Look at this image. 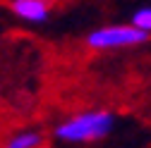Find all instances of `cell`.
Wrapping results in <instances>:
<instances>
[{
    "label": "cell",
    "instance_id": "1",
    "mask_svg": "<svg viewBox=\"0 0 151 148\" xmlns=\"http://www.w3.org/2000/svg\"><path fill=\"white\" fill-rule=\"evenodd\" d=\"M113 127H115V117L108 110H89V112H79L63 124L55 127V136L67 143H89L106 139Z\"/></svg>",
    "mask_w": 151,
    "mask_h": 148
},
{
    "label": "cell",
    "instance_id": "2",
    "mask_svg": "<svg viewBox=\"0 0 151 148\" xmlns=\"http://www.w3.org/2000/svg\"><path fill=\"white\" fill-rule=\"evenodd\" d=\"M149 38V33L134 24H118V26H103L86 36V46L93 50H113V48H129L139 46Z\"/></svg>",
    "mask_w": 151,
    "mask_h": 148
},
{
    "label": "cell",
    "instance_id": "3",
    "mask_svg": "<svg viewBox=\"0 0 151 148\" xmlns=\"http://www.w3.org/2000/svg\"><path fill=\"white\" fill-rule=\"evenodd\" d=\"M12 12L24 22L31 24H43L48 19V3L46 0H14Z\"/></svg>",
    "mask_w": 151,
    "mask_h": 148
},
{
    "label": "cell",
    "instance_id": "4",
    "mask_svg": "<svg viewBox=\"0 0 151 148\" xmlns=\"http://www.w3.org/2000/svg\"><path fill=\"white\" fill-rule=\"evenodd\" d=\"M43 146V136L39 132H22L7 141L5 148H41Z\"/></svg>",
    "mask_w": 151,
    "mask_h": 148
},
{
    "label": "cell",
    "instance_id": "5",
    "mask_svg": "<svg viewBox=\"0 0 151 148\" xmlns=\"http://www.w3.org/2000/svg\"><path fill=\"white\" fill-rule=\"evenodd\" d=\"M132 24L139 26L146 33H151V7H139L134 14H132Z\"/></svg>",
    "mask_w": 151,
    "mask_h": 148
}]
</instances>
